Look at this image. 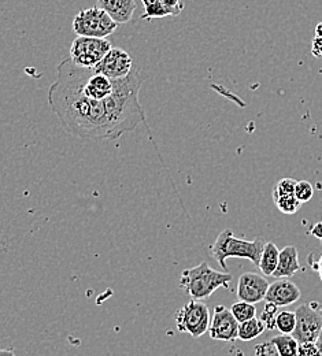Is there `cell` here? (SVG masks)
<instances>
[{
    "instance_id": "obj_1",
    "label": "cell",
    "mask_w": 322,
    "mask_h": 356,
    "mask_svg": "<svg viewBox=\"0 0 322 356\" xmlns=\"http://www.w3.org/2000/svg\"><path fill=\"white\" fill-rule=\"evenodd\" d=\"M143 86L138 69L114 80V92L104 100L86 96L79 84L76 65L70 58L56 67V80L48 90V104L62 127L84 140H117L145 122L138 93Z\"/></svg>"
},
{
    "instance_id": "obj_2",
    "label": "cell",
    "mask_w": 322,
    "mask_h": 356,
    "mask_svg": "<svg viewBox=\"0 0 322 356\" xmlns=\"http://www.w3.org/2000/svg\"><path fill=\"white\" fill-rule=\"evenodd\" d=\"M232 275L228 271H217L206 262L186 268L182 273L180 288L193 300L209 299L218 288H230Z\"/></svg>"
},
{
    "instance_id": "obj_3",
    "label": "cell",
    "mask_w": 322,
    "mask_h": 356,
    "mask_svg": "<svg viewBox=\"0 0 322 356\" xmlns=\"http://www.w3.org/2000/svg\"><path fill=\"white\" fill-rule=\"evenodd\" d=\"M265 243L266 241L262 238H255L252 241L239 238L232 233L230 229H225L218 234L217 240L211 245V257L224 268V271H228V258H245L258 266Z\"/></svg>"
},
{
    "instance_id": "obj_4",
    "label": "cell",
    "mask_w": 322,
    "mask_h": 356,
    "mask_svg": "<svg viewBox=\"0 0 322 356\" xmlns=\"http://www.w3.org/2000/svg\"><path fill=\"white\" fill-rule=\"evenodd\" d=\"M118 24L97 6L81 10L73 19V31L77 36L106 39L115 32Z\"/></svg>"
},
{
    "instance_id": "obj_5",
    "label": "cell",
    "mask_w": 322,
    "mask_h": 356,
    "mask_svg": "<svg viewBox=\"0 0 322 356\" xmlns=\"http://www.w3.org/2000/svg\"><path fill=\"white\" fill-rule=\"evenodd\" d=\"M175 319L179 332L188 333L193 339H199L209 332L211 322L209 307L202 300L193 299L177 312Z\"/></svg>"
},
{
    "instance_id": "obj_6",
    "label": "cell",
    "mask_w": 322,
    "mask_h": 356,
    "mask_svg": "<svg viewBox=\"0 0 322 356\" xmlns=\"http://www.w3.org/2000/svg\"><path fill=\"white\" fill-rule=\"evenodd\" d=\"M111 48L107 39L77 36L70 47V59L80 67H95Z\"/></svg>"
},
{
    "instance_id": "obj_7",
    "label": "cell",
    "mask_w": 322,
    "mask_h": 356,
    "mask_svg": "<svg viewBox=\"0 0 322 356\" xmlns=\"http://www.w3.org/2000/svg\"><path fill=\"white\" fill-rule=\"evenodd\" d=\"M296 325L292 337L299 343H316L322 329V315L310 305H303L295 312Z\"/></svg>"
},
{
    "instance_id": "obj_8",
    "label": "cell",
    "mask_w": 322,
    "mask_h": 356,
    "mask_svg": "<svg viewBox=\"0 0 322 356\" xmlns=\"http://www.w3.org/2000/svg\"><path fill=\"white\" fill-rule=\"evenodd\" d=\"M134 67V59L128 51L122 48H111L93 70L110 80H121L129 76Z\"/></svg>"
},
{
    "instance_id": "obj_9",
    "label": "cell",
    "mask_w": 322,
    "mask_h": 356,
    "mask_svg": "<svg viewBox=\"0 0 322 356\" xmlns=\"http://www.w3.org/2000/svg\"><path fill=\"white\" fill-rule=\"evenodd\" d=\"M239 322L230 309L225 306H217L210 322L209 334L211 340L234 341L239 339Z\"/></svg>"
},
{
    "instance_id": "obj_10",
    "label": "cell",
    "mask_w": 322,
    "mask_h": 356,
    "mask_svg": "<svg viewBox=\"0 0 322 356\" xmlns=\"http://www.w3.org/2000/svg\"><path fill=\"white\" fill-rule=\"evenodd\" d=\"M269 285L265 277L255 273H244L237 281V298L241 302L257 305L265 300Z\"/></svg>"
},
{
    "instance_id": "obj_11",
    "label": "cell",
    "mask_w": 322,
    "mask_h": 356,
    "mask_svg": "<svg viewBox=\"0 0 322 356\" xmlns=\"http://www.w3.org/2000/svg\"><path fill=\"white\" fill-rule=\"evenodd\" d=\"M302 293L298 285L288 278H277L275 282L269 285L265 302L273 303L278 307H285L296 303L300 299Z\"/></svg>"
},
{
    "instance_id": "obj_12",
    "label": "cell",
    "mask_w": 322,
    "mask_h": 356,
    "mask_svg": "<svg viewBox=\"0 0 322 356\" xmlns=\"http://www.w3.org/2000/svg\"><path fill=\"white\" fill-rule=\"evenodd\" d=\"M96 6L104 10L118 25L128 24L136 10L135 0H97Z\"/></svg>"
},
{
    "instance_id": "obj_13",
    "label": "cell",
    "mask_w": 322,
    "mask_h": 356,
    "mask_svg": "<svg viewBox=\"0 0 322 356\" xmlns=\"http://www.w3.org/2000/svg\"><path fill=\"white\" fill-rule=\"evenodd\" d=\"M300 270L298 250L292 245H288L280 251L278 255V265L272 277L275 278H289L296 271Z\"/></svg>"
},
{
    "instance_id": "obj_14",
    "label": "cell",
    "mask_w": 322,
    "mask_h": 356,
    "mask_svg": "<svg viewBox=\"0 0 322 356\" xmlns=\"http://www.w3.org/2000/svg\"><path fill=\"white\" fill-rule=\"evenodd\" d=\"M278 255H280V251H278L276 244L272 241H266L262 255H261L259 265H258L264 275H268V277L273 275L277 265H278Z\"/></svg>"
},
{
    "instance_id": "obj_15",
    "label": "cell",
    "mask_w": 322,
    "mask_h": 356,
    "mask_svg": "<svg viewBox=\"0 0 322 356\" xmlns=\"http://www.w3.org/2000/svg\"><path fill=\"white\" fill-rule=\"evenodd\" d=\"M275 348L277 356H298L299 343L292 337V334H280L271 340L268 344Z\"/></svg>"
},
{
    "instance_id": "obj_16",
    "label": "cell",
    "mask_w": 322,
    "mask_h": 356,
    "mask_svg": "<svg viewBox=\"0 0 322 356\" xmlns=\"http://www.w3.org/2000/svg\"><path fill=\"white\" fill-rule=\"evenodd\" d=\"M266 330L265 323L261 318H252L239 325V340L251 341L259 337Z\"/></svg>"
},
{
    "instance_id": "obj_17",
    "label": "cell",
    "mask_w": 322,
    "mask_h": 356,
    "mask_svg": "<svg viewBox=\"0 0 322 356\" xmlns=\"http://www.w3.org/2000/svg\"><path fill=\"white\" fill-rule=\"evenodd\" d=\"M144 4V13L140 15V19H154L165 18L173 15L172 11L165 7L159 0H141Z\"/></svg>"
},
{
    "instance_id": "obj_18",
    "label": "cell",
    "mask_w": 322,
    "mask_h": 356,
    "mask_svg": "<svg viewBox=\"0 0 322 356\" xmlns=\"http://www.w3.org/2000/svg\"><path fill=\"white\" fill-rule=\"evenodd\" d=\"M230 312L234 315V318L237 319L239 323L245 322L248 319L255 318L257 314V307L252 303H247V302H237L230 307Z\"/></svg>"
},
{
    "instance_id": "obj_19",
    "label": "cell",
    "mask_w": 322,
    "mask_h": 356,
    "mask_svg": "<svg viewBox=\"0 0 322 356\" xmlns=\"http://www.w3.org/2000/svg\"><path fill=\"white\" fill-rule=\"evenodd\" d=\"M276 207L287 216H292L295 214L299 209H300V202L295 197V195H287V196H278V197H273Z\"/></svg>"
},
{
    "instance_id": "obj_20",
    "label": "cell",
    "mask_w": 322,
    "mask_h": 356,
    "mask_svg": "<svg viewBox=\"0 0 322 356\" xmlns=\"http://www.w3.org/2000/svg\"><path fill=\"white\" fill-rule=\"evenodd\" d=\"M296 325V316L295 312H280L276 316V329H278L284 334H292Z\"/></svg>"
},
{
    "instance_id": "obj_21",
    "label": "cell",
    "mask_w": 322,
    "mask_h": 356,
    "mask_svg": "<svg viewBox=\"0 0 322 356\" xmlns=\"http://www.w3.org/2000/svg\"><path fill=\"white\" fill-rule=\"evenodd\" d=\"M314 195V188L309 181H296L295 185V197L303 204L312 200Z\"/></svg>"
},
{
    "instance_id": "obj_22",
    "label": "cell",
    "mask_w": 322,
    "mask_h": 356,
    "mask_svg": "<svg viewBox=\"0 0 322 356\" xmlns=\"http://www.w3.org/2000/svg\"><path fill=\"white\" fill-rule=\"evenodd\" d=\"M277 314H278V306L273 305V303L266 302L265 309H264L262 315H261V319H262V322L265 323V326H266L268 330H275V329H276Z\"/></svg>"
},
{
    "instance_id": "obj_23",
    "label": "cell",
    "mask_w": 322,
    "mask_h": 356,
    "mask_svg": "<svg viewBox=\"0 0 322 356\" xmlns=\"http://www.w3.org/2000/svg\"><path fill=\"white\" fill-rule=\"evenodd\" d=\"M295 185H296V181L292 178L280 179L273 189V197L295 195Z\"/></svg>"
},
{
    "instance_id": "obj_24",
    "label": "cell",
    "mask_w": 322,
    "mask_h": 356,
    "mask_svg": "<svg viewBox=\"0 0 322 356\" xmlns=\"http://www.w3.org/2000/svg\"><path fill=\"white\" fill-rule=\"evenodd\" d=\"M298 356H321L316 343H302L298 347Z\"/></svg>"
},
{
    "instance_id": "obj_25",
    "label": "cell",
    "mask_w": 322,
    "mask_h": 356,
    "mask_svg": "<svg viewBox=\"0 0 322 356\" xmlns=\"http://www.w3.org/2000/svg\"><path fill=\"white\" fill-rule=\"evenodd\" d=\"M165 7H168L173 15H179L183 8H184V4L182 0H159Z\"/></svg>"
},
{
    "instance_id": "obj_26",
    "label": "cell",
    "mask_w": 322,
    "mask_h": 356,
    "mask_svg": "<svg viewBox=\"0 0 322 356\" xmlns=\"http://www.w3.org/2000/svg\"><path fill=\"white\" fill-rule=\"evenodd\" d=\"M312 54L316 58H322V38L320 36H316L312 43Z\"/></svg>"
},
{
    "instance_id": "obj_27",
    "label": "cell",
    "mask_w": 322,
    "mask_h": 356,
    "mask_svg": "<svg viewBox=\"0 0 322 356\" xmlns=\"http://www.w3.org/2000/svg\"><path fill=\"white\" fill-rule=\"evenodd\" d=\"M312 234H313L316 238L322 240V222L316 223V225L312 227Z\"/></svg>"
},
{
    "instance_id": "obj_28",
    "label": "cell",
    "mask_w": 322,
    "mask_h": 356,
    "mask_svg": "<svg viewBox=\"0 0 322 356\" xmlns=\"http://www.w3.org/2000/svg\"><path fill=\"white\" fill-rule=\"evenodd\" d=\"M0 356H15L13 350H0Z\"/></svg>"
},
{
    "instance_id": "obj_29",
    "label": "cell",
    "mask_w": 322,
    "mask_h": 356,
    "mask_svg": "<svg viewBox=\"0 0 322 356\" xmlns=\"http://www.w3.org/2000/svg\"><path fill=\"white\" fill-rule=\"evenodd\" d=\"M316 344H317V347H319V350H320L322 356V329L321 333H320V336H319V339H317V341H316Z\"/></svg>"
},
{
    "instance_id": "obj_30",
    "label": "cell",
    "mask_w": 322,
    "mask_h": 356,
    "mask_svg": "<svg viewBox=\"0 0 322 356\" xmlns=\"http://www.w3.org/2000/svg\"><path fill=\"white\" fill-rule=\"evenodd\" d=\"M316 36L322 38V22H320V24L316 26Z\"/></svg>"
},
{
    "instance_id": "obj_31",
    "label": "cell",
    "mask_w": 322,
    "mask_h": 356,
    "mask_svg": "<svg viewBox=\"0 0 322 356\" xmlns=\"http://www.w3.org/2000/svg\"><path fill=\"white\" fill-rule=\"evenodd\" d=\"M317 270H319V273H320V278H321L322 281V257L320 258V262H319V265L316 267Z\"/></svg>"
}]
</instances>
